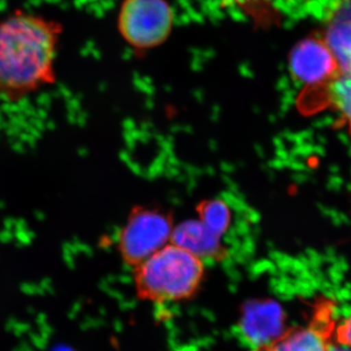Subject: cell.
<instances>
[{
    "label": "cell",
    "instance_id": "2",
    "mask_svg": "<svg viewBox=\"0 0 351 351\" xmlns=\"http://www.w3.org/2000/svg\"><path fill=\"white\" fill-rule=\"evenodd\" d=\"M204 272L201 258L171 243L134 267V280L141 299L163 304L193 297Z\"/></svg>",
    "mask_w": 351,
    "mask_h": 351
},
{
    "label": "cell",
    "instance_id": "10",
    "mask_svg": "<svg viewBox=\"0 0 351 351\" xmlns=\"http://www.w3.org/2000/svg\"><path fill=\"white\" fill-rule=\"evenodd\" d=\"M306 96L313 101H324L345 119L351 136V75L339 73L331 82L319 86L306 88Z\"/></svg>",
    "mask_w": 351,
    "mask_h": 351
},
{
    "label": "cell",
    "instance_id": "5",
    "mask_svg": "<svg viewBox=\"0 0 351 351\" xmlns=\"http://www.w3.org/2000/svg\"><path fill=\"white\" fill-rule=\"evenodd\" d=\"M336 311V304L331 300H318L308 323L286 330L279 338L255 351H327L337 326Z\"/></svg>",
    "mask_w": 351,
    "mask_h": 351
},
{
    "label": "cell",
    "instance_id": "3",
    "mask_svg": "<svg viewBox=\"0 0 351 351\" xmlns=\"http://www.w3.org/2000/svg\"><path fill=\"white\" fill-rule=\"evenodd\" d=\"M173 13L164 0H124L119 29L127 43L137 49L162 44L170 36Z\"/></svg>",
    "mask_w": 351,
    "mask_h": 351
},
{
    "label": "cell",
    "instance_id": "14",
    "mask_svg": "<svg viewBox=\"0 0 351 351\" xmlns=\"http://www.w3.org/2000/svg\"><path fill=\"white\" fill-rule=\"evenodd\" d=\"M327 351H351V348L339 345V343H337L335 339L332 338V341H330L329 346H328Z\"/></svg>",
    "mask_w": 351,
    "mask_h": 351
},
{
    "label": "cell",
    "instance_id": "8",
    "mask_svg": "<svg viewBox=\"0 0 351 351\" xmlns=\"http://www.w3.org/2000/svg\"><path fill=\"white\" fill-rule=\"evenodd\" d=\"M171 242L202 261L218 260L226 253L221 237L212 232L200 219H189L173 228Z\"/></svg>",
    "mask_w": 351,
    "mask_h": 351
},
{
    "label": "cell",
    "instance_id": "7",
    "mask_svg": "<svg viewBox=\"0 0 351 351\" xmlns=\"http://www.w3.org/2000/svg\"><path fill=\"white\" fill-rule=\"evenodd\" d=\"M239 327L244 338L257 348L279 338L286 331L285 313L276 301L256 300L243 306Z\"/></svg>",
    "mask_w": 351,
    "mask_h": 351
},
{
    "label": "cell",
    "instance_id": "4",
    "mask_svg": "<svg viewBox=\"0 0 351 351\" xmlns=\"http://www.w3.org/2000/svg\"><path fill=\"white\" fill-rule=\"evenodd\" d=\"M172 232L166 215L143 208L134 210L119 233L120 255L127 265L136 267L165 247Z\"/></svg>",
    "mask_w": 351,
    "mask_h": 351
},
{
    "label": "cell",
    "instance_id": "9",
    "mask_svg": "<svg viewBox=\"0 0 351 351\" xmlns=\"http://www.w3.org/2000/svg\"><path fill=\"white\" fill-rule=\"evenodd\" d=\"M341 73L351 75V0H345L322 36Z\"/></svg>",
    "mask_w": 351,
    "mask_h": 351
},
{
    "label": "cell",
    "instance_id": "12",
    "mask_svg": "<svg viewBox=\"0 0 351 351\" xmlns=\"http://www.w3.org/2000/svg\"><path fill=\"white\" fill-rule=\"evenodd\" d=\"M198 214L201 223L219 237L225 234L232 219L230 208L221 200L201 203L198 207Z\"/></svg>",
    "mask_w": 351,
    "mask_h": 351
},
{
    "label": "cell",
    "instance_id": "1",
    "mask_svg": "<svg viewBox=\"0 0 351 351\" xmlns=\"http://www.w3.org/2000/svg\"><path fill=\"white\" fill-rule=\"evenodd\" d=\"M63 25L17 10L0 23V97L20 100L54 84Z\"/></svg>",
    "mask_w": 351,
    "mask_h": 351
},
{
    "label": "cell",
    "instance_id": "13",
    "mask_svg": "<svg viewBox=\"0 0 351 351\" xmlns=\"http://www.w3.org/2000/svg\"><path fill=\"white\" fill-rule=\"evenodd\" d=\"M334 339L339 345L351 348V315L337 323Z\"/></svg>",
    "mask_w": 351,
    "mask_h": 351
},
{
    "label": "cell",
    "instance_id": "6",
    "mask_svg": "<svg viewBox=\"0 0 351 351\" xmlns=\"http://www.w3.org/2000/svg\"><path fill=\"white\" fill-rule=\"evenodd\" d=\"M289 66L293 77L306 88L325 84L341 73L324 39L317 36L302 39L293 48Z\"/></svg>",
    "mask_w": 351,
    "mask_h": 351
},
{
    "label": "cell",
    "instance_id": "11",
    "mask_svg": "<svg viewBox=\"0 0 351 351\" xmlns=\"http://www.w3.org/2000/svg\"><path fill=\"white\" fill-rule=\"evenodd\" d=\"M209 1L205 0L204 3ZM212 5L230 11L235 9L261 29H269L279 23L278 13L269 0H212Z\"/></svg>",
    "mask_w": 351,
    "mask_h": 351
}]
</instances>
